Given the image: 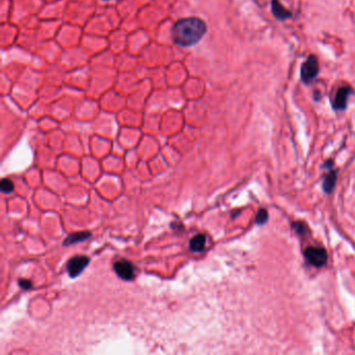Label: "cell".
<instances>
[{"instance_id":"1","label":"cell","mask_w":355,"mask_h":355,"mask_svg":"<svg viewBox=\"0 0 355 355\" xmlns=\"http://www.w3.org/2000/svg\"><path fill=\"white\" fill-rule=\"evenodd\" d=\"M206 33V24L199 18H186L178 20L172 28L174 43L182 47L195 45Z\"/></svg>"},{"instance_id":"2","label":"cell","mask_w":355,"mask_h":355,"mask_svg":"<svg viewBox=\"0 0 355 355\" xmlns=\"http://www.w3.org/2000/svg\"><path fill=\"white\" fill-rule=\"evenodd\" d=\"M304 255L306 260L315 267H323L327 261V252L322 247H308Z\"/></svg>"},{"instance_id":"3","label":"cell","mask_w":355,"mask_h":355,"mask_svg":"<svg viewBox=\"0 0 355 355\" xmlns=\"http://www.w3.org/2000/svg\"><path fill=\"white\" fill-rule=\"evenodd\" d=\"M319 73V63L315 55H311L304 61L301 68V79L305 84L313 82Z\"/></svg>"},{"instance_id":"4","label":"cell","mask_w":355,"mask_h":355,"mask_svg":"<svg viewBox=\"0 0 355 355\" xmlns=\"http://www.w3.org/2000/svg\"><path fill=\"white\" fill-rule=\"evenodd\" d=\"M90 258L85 255H79L72 257L67 262V272L71 277L79 276L89 265Z\"/></svg>"},{"instance_id":"5","label":"cell","mask_w":355,"mask_h":355,"mask_svg":"<svg viewBox=\"0 0 355 355\" xmlns=\"http://www.w3.org/2000/svg\"><path fill=\"white\" fill-rule=\"evenodd\" d=\"M116 274L123 280H131L134 277V267L127 259H119L114 264Z\"/></svg>"},{"instance_id":"6","label":"cell","mask_w":355,"mask_h":355,"mask_svg":"<svg viewBox=\"0 0 355 355\" xmlns=\"http://www.w3.org/2000/svg\"><path fill=\"white\" fill-rule=\"evenodd\" d=\"M350 92H351V90L349 88H347V87L341 88L337 91V93H336L335 98H334V101H333L334 109H337V110H344L345 109L346 105H347V99H348Z\"/></svg>"},{"instance_id":"7","label":"cell","mask_w":355,"mask_h":355,"mask_svg":"<svg viewBox=\"0 0 355 355\" xmlns=\"http://www.w3.org/2000/svg\"><path fill=\"white\" fill-rule=\"evenodd\" d=\"M90 237H91V233H89V231H79V233L69 235L64 241V246H71L77 243L84 242Z\"/></svg>"},{"instance_id":"8","label":"cell","mask_w":355,"mask_h":355,"mask_svg":"<svg viewBox=\"0 0 355 355\" xmlns=\"http://www.w3.org/2000/svg\"><path fill=\"white\" fill-rule=\"evenodd\" d=\"M205 243H206V238L204 235H201V234L196 235L190 241V249L193 252H201L204 249Z\"/></svg>"},{"instance_id":"9","label":"cell","mask_w":355,"mask_h":355,"mask_svg":"<svg viewBox=\"0 0 355 355\" xmlns=\"http://www.w3.org/2000/svg\"><path fill=\"white\" fill-rule=\"evenodd\" d=\"M336 182V172L330 171L328 175L325 177V180L323 182V190L325 193L329 194L332 189L334 188V184Z\"/></svg>"},{"instance_id":"10","label":"cell","mask_w":355,"mask_h":355,"mask_svg":"<svg viewBox=\"0 0 355 355\" xmlns=\"http://www.w3.org/2000/svg\"><path fill=\"white\" fill-rule=\"evenodd\" d=\"M272 8H273L274 15L278 19H286L291 16V14L279 3H277V0H274L272 4Z\"/></svg>"},{"instance_id":"11","label":"cell","mask_w":355,"mask_h":355,"mask_svg":"<svg viewBox=\"0 0 355 355\" xmlns=\"http://www.w3.org/2000/svg\"><path fill=\"white\" fill-rule=\"evenodd\" d=\"M268 220V211L265 208H261L258 210L256 217H255V224L261 225L265 224Z\"/></svg>"},{"instance_id":"12","label":"cell","mask_w":355,"mask_h":355,"mask_svg":"<svg viewBox=\"0 0 355 355\" xmlns=\"http://www.w3.org/2000/svg\"><path fill=\"white\" fill-rule=\"evenodd\" d=\"M293 228L296 231V234L299 236H305L308 233V228L305 223L303 222H294L293 224Z\"/></svg>"},{"instance_id":"13","label":"cell","mask_w":355,"mask_h":355,"mask_svg":"<svg viewBox=\"0 0 355 355\" xmlns=\"http://www.w3.org/2000/svg\"><path fill=\"white\" fill-rule=\"evenodd\" d=\"M0 188L4 193H11L14 190V183L10 179H3L0 183Z\"/></svg>"},{"instance_id":"14","label":"cell","mask_w":355,"mask_h":355,"mask_svg":"<svg viewBox=\"0 0 355 355\" xmlns=\"http://www.w3.org/2000/svg\"><path fill=\"white\" fill-rule=\"evenodd\" d=\"M19 286L23 289V290H30L33 287V283L30 280L27 279H20L19 280Z\"/></svg>"}]
</instances>
